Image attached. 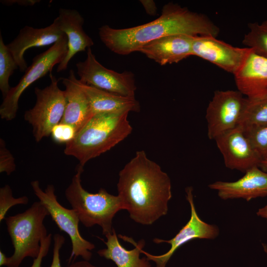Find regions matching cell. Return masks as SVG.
<instances>
[{
  "instance_id": "cb8c5ba5",
  "label": "cell",
  "mask_w": 267,
  "mask_h": 267,
  "mask_svg": "<svg viewBox=\"0 0 267 267\" xmlns=\"http://www.w3.org/2000/svg\"><path fill=\"white\" fill-rule=\"evenodd\" d=\"M18 66L0 33V90L4 98L11 89L9 79Z\"/></svg>"
},
{
  "instance_id": "1f68e13d",
  "label": "cell",
  "mask_w": 267,
  "mask_h": 267,
  "mask_svg": "<svg viewBox=\"0 0 267 267\" xmlns=\"http://www.w3.org/2000/svg\"><path fill=\"white\" fill-rule=\"evenodd\" d=\"M146 13L150 15H155L157 11L155 2L152 0H142L140 1Z\"/></svg>"
},
{
  "instance_id": "4316f807",
  "label": "cell",
  "mask_w": 267,
  "mask_h": 267,
  "mask_svg": "<svg viewBox=\"0 0 267 267\" xmlns=\"http://www.w3.org/2000/svg\"><path fill=\"white\" fill-rule=\"evenodd\" d=\"M77 133L72 126L60 122L53 128L50 135L54 142L66 144L75 138Z\"/></svg>"
},
{
  "instance_id": "30bf717a",
  "label": "cell",
  "mask_w": 267,
  "mask_h": 267,
  "mask_svg": "<svg viewBox=\"0 0 267 267\" xmlns=\"http://www.w3.org/2000/svg\"><path fill=\"white\" fill-rule=\"evenodd\" d=\"M246 97L238 90H216L206 112L207 135L210 139L236 127L242 116Z\"/></svg>"
},
{
  "instance_id": "7a4b0ae2",
  "label": "cell",
  "mask_w": 267,
  "mask_h": 267,
  "mask_svg": "<svg viewBox=\"0 0 267 267\" xmlns=\"http://www.w3.org/2000/svg\"><path fill=\"white\" fill-rule=\"evenodd\" d=\"M219 32L217 25L205 14L169 2L163 6L161 15L152 21L125 29L103 25L99 29V35L110 50L118 54L127 55L167 36L188 35L217 38Z\"/></svg>"
},
{
  "instance_id": "836d02e7",
  "label": "cell",
  "mask_w": 267,
  "mask_h": 267,
  "mask_svg": "<svg viewBox=\"0 0 267 267\" xmlns=\"http://www.w3.org/2000/svg\"><path fill=\"white\" fill-rule=\"evenodd\" d=\"M256 214L258 216L266 219L267 223V204L259 209Z\"/></svg>"
},
{
  "instance_id": "9a60e30c",
  "label": "cell",
  "mask_w": 267,
  "mask_h": 267,
  "mask_svg": "<svg viewBox=\"0 0 267 267\" xmlns=\"http://www.w3.org/2000/svg\"><path fill=\"white\" fill-rule=\"evenodd\" d=\"M223 200L242 198L249 201L267 196V172L259 167L252 168L234 181H217L208 185Z\"/></svg>"
},
{
  "instance_id": "2e32d148",
  "label": "cell",
  "mask_w": 267,
  "mask_h": 267,
  "mask_svg": "<svg viewBox=\"0 0 267 267\" xmlns=\"http://www.w3.org/2000/svg\"><path fill=\"white\" fill-rule=\"evenodd\" d=\"M234 76L238 90L246 98L259 99L267 95V58L252 49Z\"/></svg>"
},
{
  "instance_id": "e575fe53",
  "label": "cell",
  "mask_w": 267,
  "mask_h": 267,
  "mask_svg": "<svg viewBox=\"0 0 267 267\" xmlns=\"http://www.w3.org/2000/svg\"><path fill=\"white\" fill-rule=\"evenodd\" d=\"M8 258L0 250V266H6L8 263Z\"/></svg>"
},
{
  "instance_id": "ffe728a7",
  "label": "cell",
  "mask_w": 267,
  "mask_h": 267,
  "mask_svg": "<svg viewBox=\"0 0 267 267\" xmlns=\"http://www.w3.org/2000/svg\"><path fill=\"white\" fill-rule=\"evenodd\" d=\"M107 241L100 238L106 245V248L99 250L97 254L101 257L114 262L117 267H151L147 257L140 258L139 255L145 242L140 240L136 243L132 238L119 234V238L128 242L135 247L131 250H128L119 242L115 230L113 228L112 233L105 235Z\"/></svg>"
},
{
  "instance_id": "8fae6325",
  "label": "cell",
  "mask_w": 267,
  "mask_h": 267,
  "mask_svg": "<svg viewBox=\"0 0 267 267\" xmlns=\"http://www.w3.org/2000/svg\"><path fill=\"white\" fill-rule=\"evenodd\" d=\"M193 188H186V198L189 203L191 210L190 220L171 239L168 240L154 238L153 242L159 244L163 242L171 245L170 250L161 255H153L141 250V253L146 255L149 260L154 262L156 267H165L167 263L175 252L183 244L195 239H214L219 234V229L215 224H211L202 220L199 217L194 205Z\"/></svg>"
},
{
  "instance_id": "d4e9b609",
  "label": "cell",
  "mask_w": 267,
  "mask_h": 267,
  "mask_svg": "<svg viewBox=\"0 0 267 267\" xmlns=\"http://www.w3.org/2000/svg\"><path fill=\"white\" fill-rule=\"evenodd\" d=\"M243 128L245 135L262 160L267 159V127Z\"/></svg>"
},
{
  "instance_id": "4fadbf2b",
  "label": "cell",
  "mask_w": 267,
  "mask_h": 267,
  "mask_svg": "<svg viewBox=\"0 0 267 267\" xmlns=\"http://www.w3.org/2000/svg\"><path fill=\"white\" fill-rule=\"evenodd\" d=\"M215 141L227 168L245 173L252 168L260 166L262 159L241 126L238 125Z\"/></svg>"
},
{
  "instance_id": "7c38bea8",
  "label": "cell",
  "mask_w": 267,
  "mask_h": 267,
  "mask_svg": "<svg viewBox=\"0 0 267 267\" xmlns=\"http://www.w3.org/2000/svg\"><path fill=\"white\" fill-rule=\"evenodd\" d=\"M249 47H238L210 36H195L192 55L205 59L234 75L252 51Z\"/></svg>"
},
{
  "instance_id": "5bb4252c",
  "label": "cell",
  "mask_w": 267,
  "mask_h": 267,
  "mask_svg": "<svg viewBox=\"0 0 267 267\" xmlns=\"http://www.w3.org/2000/svg\"><path fill=\"white\" fill-rule=\"evenodd\" d=\"M67 37L61 30L58 18L50 25L43 28H35L25 26L21 29L17 36L6 46L15 59L21 72L28 68L24 54L32 47H41L54 44Z\"/></svg>"
},
{
  "instance_id": "603a6c76",
  "label": "cell",
  "mask_w": 267,
  "mask_h": 267,
  "mask_svg": "<svg viewBox=\"0 0 267 267\" xmlns=\"http://www.w3.org/2000/svg\"><path fill=\"white\" fill-rule=\"evenodd\" d=\"M249 31L243 39L242 43L252 48L256 53L267 58V20L262 23H250Z\"/></svg>"
},
{
  "instance_id": "3957f363",
  "label": "cell",
  "mask_w": 267,
  "mask_h": 267,
  "mask_svg": "<svg viewBox=\"0 0 267 267\" xmlns=\"http://www.w3.org/2000/svg\"><path fill=\"white\" fill-rule=\"evenodd\" d=\"M129 113L94 114L65 144L64 153L73 156L84 166L105 153L127 138L133 128L128 119Z\"/></svg>"
},
{
  "instance_id": "44dd1931",
  "label": "cell",
  "mask_w": 267,
  "mask_h": 267,
  "mask_svg": "<svg viewBox=\"0 0 267 267\" xmlns=\"http://www.w3.org/2000/svg\"><path fill=\"white\" fill-rule=\"evenodd\" d=\"M78 83L89 101L93 115L102 113L138 112L139 102L134 97L125 96Z\"/></svg>"
},
{
  "instance_id": "f1b7e54d",
  "label": "cell",
  "mask_w": 267,
  "mask_h": 267,
  "mask_svg": "<svg viewBox=\"0 0 267 267\" xmlns=\"http://www.w3.org/2000/svg\"><path fill=\"white\" fill-rule=\"evenodd\" d=\"M53 257L51 265L49 267H61L60 260V250L65 243L64 237L55 233L53 235Z\"/></svg>"
},
{
  "instance_id": "d6986e66",
  "label": "cell",
  "mask_w": 267,
  "mask_h": 267,
  "mask_svg": "<svg viewBox=\"0 0 267 267\" xmlns=\"http://www.w3.org/2000/svg\"><path fill=\"white\" fill-rule=\"evenodd\" d=\"M60 79L65 87V110L60 122L72 126L78 132L93 115L74 71L70 70L67 78Z\"/></svg>"
},
{
  "instance_id": "f546056e",
  "label": "cell",
  "mask_w": 267,
  "mask_h": 267,
  "mask_svg": "<svg viewBox=\"0 0 267 267\" xmlns=\"http://www.w3.org/2000/svg\"><path fill=\"white\" fill-rule=\"evenodd\" d=\"M51 233H49L43 238L41 242V249L39 254L36 258L34 259L31 267H41L43 259L48 253L51 242Z\"/></svg>"
},
{
  "instance_id": "ba28073f",
  "label": "cell",
  "mask_w": 267,
  "mask_h": 267,
  "mask_svg": "<svg viewBox=\"0 0 267 267\" xmlns=\"http://www.w3.org/2000/svg\"><path fill=\"white\" fill-rule=\"evenodd\" d=\"M68 51V40L66 37L52 44L47 50L33 59L16 86L11 88L3 98L0 106V116L7 121L14 119L18 110L19 100L24 91L33 83L51 71L57 64L64 59Z\"/></svg>"
},
{
  "instance_id": "9c48e42d",
  "label": "cell",
  "mask_w": 267,
  "mask_h": 267,
  "mask_svg": "<svg viewBox=\"0 0 267 267\" xmlns=\"http://www.w3.org/2000/svg\"><path fill=\"white\" fill-rule=\"evenodd\" d=\"M79 80L83 84L125 96L134 97L136 87L134 74L118 73L104 67L96 59L90 47L85 60L76 65Z\"/></svg>"
},
{
  "instance_id": "e0dca14e",
  "label": "cell",
  "mask_w": 267,
  "mask_h": 267,
  "mask_svg": "<svg viewBox=\"0 0 267 267\" xmlns=\"http://www.w3.org/2000/svg\"><path fill=\"white\" fill-rule=\"evenodd\" d=\"M195 37L188 35L167 36L146 44L138 51L161 65L178 63L192 55Z\"/></svg>"
},
{
  "instance_id": "8d00e7d4",
  "label": "cell",
  "mask_w": 267,
  "mask_h": 267,
  "mask_svg": "<svg viewBox=\"0 0 267 267\" xmlns=\"http://www.w3.org/2000/svg\"><path fill=\"white\" fill-rule=\"evenodd\" d=\"M262 245H263V249H264V251L265 252V253L267 254V245L263 243L262 244Z\"/></svg>"
},
{
  "instance_id": "ac0fdd59",
  "label": "cell",
  "mask_w": 267,
  "mask_h": 267,
  "mask_svg": "<svg viewBox=\"0 0 267 267\" xmlns=\"http://www.w3.org/2000/svg\"><path fill=\"white\" fill-rule=\"evenodd\" d=\"M61 30L68 40V51L63 61L58 64L57 72L67 69L71 59L77 53L84 51L94 44L92 40L84 31V19L75 9L60 8L57 17Z\"/></svg>"
},
{
  "instance_id": "52a82bcc",
  "label": "cell",
  "mask_w": 267,
  "mask_h": 267,
  "mask_svg": "<svg viewBox=\"0 0 267 267\" xmlns=\"http://www.w3.org/2000/svg\"><path fill=\"white\" fill-rule=\"evenodd\" d=\"M50 84L43 89L35 88L36 102L27 110L24 118L32 127L36 142L50 135L53 128L63 117L65 107L64 91L58 87V81L50 74Z\"/></svg>"
},
{
  "instance_id": "7402d4cb",
  "label": "cell",
  "mask_w": 267,
  "mask_h": 267,
  "mask_svg": "<svg viewBox=\"0 0 267 267\" xmlns=\"http://www.w3.org/2000/svg\"><path fill=\"white\" fill-rule=\"evenodd\" d=\"M238 125L243 128L267 127V95L259 99L246 98Z\"/></svg>"
},
{
  "instance_id": "d6a6232c",
  "label": "cell",
  "mask_w": 267,
  "mask_h": 267,
  "mask_svg": "<svg viewBox=\"0 0 267 267\" xmlns=\"http://www.w3.org/2000/svg\"><path fill=\"white\" fill-rule=\"evenodd\" d=\"M66 267H99L91 264L89 261L84 260L73 263Z\"/></svg>"
},
{
  "instance_id": "277c9868",
  "label": "cell",
  "mask_w": 267,
  "mask_h": 267,
  "mask_svg": "<svg viewBox=\"0 0 267 267\" xmlns=\"http://www.w3.org/2000/svg\"><path fill=\"white\" fill-rule=\"evenodd\" d=\"M83 171V167L79 164L76 173L65 189V197L85 226L97 224L101 227L104 235L111 233L113 219L119 211L123 209L121 199L118 195H112L102 188L95 193L86 190L81 183Z\"/></svg>"
},
{
  "instance_id": "5b68a950",
  "label": "cell",
  "mask_w": 267,
  "mask_h": 267,
  "mask_svg": "<svg viewBox=\"0 0 267 267\" xmlns=\"http://www.w3.org/2000/svg\"><path fill=\"white\" fill-rule=\"evenodd\" d=\"M48 215L44 205L36 201L24 212L5 218L14 248L13 254L8 258L7 267H19L25 258L34 259L38 256L41 241L47 235L44 221Z\"/></svg>"
},
{
  "instance_id": "6da1fadb",
  "label": "cell",
  "mask_w": 267,
  "mask_h": 267,
  "mask_svg": "<svg viewBox=\"0 0 267 267\" xmlns=\"http://www.w3.org/2000/svg\"><path fill=\"white\" fill-rule=\"evenodd\" d=\"M119 176L118 195L133 220L151 225L167 214L172 196L171 179L144 150L136 152Z\"/></svg>"
},
{
  "instance_id": "4dcf8cb0",
  "label": "cell",
  "mask_w": 267,
  "mask_h": 267,
  "mask_svg": "<svg viewBox=\"0 0 267 267\" xmlns=\"http://www.w3.org/2000/svg\"><path fill=\"white\" fill-rule=\"evenodd\" d=\"M40 0H2L0 2L7 6H11L14 4L20 6H33L35 4L40 2Z\"/></svg>"
},
{
  "instance_id": "d590c367",
  "label": "cell",
  "mask_w": 267,
  "mask_h": 267,
  "mask_svg": "<svg viewBox=\"0 0 267 267\" xmlns=\"http://www.w3.org/2000/svg\"><path fill=\"white\" fill-rule=\"evenodd\" d=\"M259 167L264 171L267 172V159L263 160Z\"/></svg>"
},
{
  "instance_id": "484cf974",
  "label": "cell",
  "mask_w": 267,
  "mask_h": 267,
  "mask_svg": "<svg viewBox=\"0 0 267 267\" xmlns=\"http://www.w3.org/2000/svg\"><path fill=\"white\" fill-rule=\"evenodd\" d=\"M29 202L27 196L14 198L11 187L5 184L0 188V222L4 220L7 211L17 205H27Z\"/></svg>"
},
{
  "instance_id": "8992f818",
  "label": "cell",
  "mask_w": 267,
  "mask_h": 267,
  "mask_svg": "<svg viewBox=\"0 0 267 267\" xmlns=\"http://www.w3.org/2000/svg\"><path fill=\"white\" fill-rule=\"evenodd\" d=\"M31 185L34 194L47 210L60 230L66 233L70 238L72 251L69 263L79 256L84 260L89 261L92 256L90 251L95 248V246L81 235L79 230L80 220L76 212L73 209L65 208L59 203L53 185H47L43 190L40 187L39 180H36L31 182Z\"/></svg>"
},
{
  "instance_id": "83f0119b",
  "label": "cell",
  "mask_w": 267,
  "mask_h": 267,
  "mask_svg": "<svg viewBox=\"0 0 267 267\" xmlns=\"http://www.w3.org/2000/svg\"><path fill=\"white\" fill-rule=\"evenodd\" d=\"M16 169L15 159L7 149L5 142L0 139V173H5L10 175Z\"/></svg>"
}]
</instances>
